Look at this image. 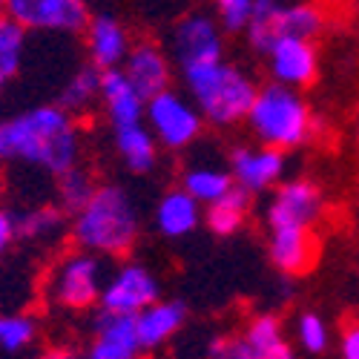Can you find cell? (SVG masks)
Instances as JSON below:
<instances>
[{
	"instance_id": "obj_8",
	"label": "cell",
	"mask_w": 359,
	"mask_h": 359,
	"mask_svg": "<svg viewBox=\"0 0 359 359\" xmlns=\"http://www.w3.org/2000/svg\"><path fill=\"white\" fill-rule=\"evenodd\" d=\"M170 57L178 67V72L224 57V32L216 15L190 12L178 20L170 32Z\"/></svg>"
},
{
	"instance_id": "obj_19",
	"label": "cell",
	"mask_w": 359,
	"mask_h": 359,
	"mask_svg": "<svg viewBox=\"0 0 359 359\" xmlns=\"http://www.w3.org/2000/svg\"><path fill=\"white\" fill-rule=\"evenodd\" d=\"M187 319V305L178 299H158V302L147 305L135 313V331L144 351H156L167 345Z\"/></svg>"
},
{
	"instance_id": "obj_36",
	"label": "cell",
	"mask_w": 359,
	"mask_h": 359,
	"mask_svg": "<svg viewBox=\"0 0 359 359\" xmlns=\"http://www.w3.org/2000/svg\"><path fill=\"white\" fill-rule=\"evenodd\" d=\"M253 359H296V353H293V348H290L285 339H279L276 345H271V348H264V351L253 353Z\"/></svg>"
},
{
	"instance_id": "obj_10",
	"label": "cell",
	"mask_w": 359,
	"mask_h": 359,
	"mask_svg": "<svg viewBox=\"0 0 359 359\" xmlns=\"http://www.w3.org/2000/svg\"><path fill=\"white\" fill-rule=\"evenodd\" d=\"M322 190L308 178H293L276 187L267 204V227H305L311 230L322 216Z\"/></svg>"
},
{
	"instance_id": "obj_26",
	"label": "cell",
	"mask_w": 359,
	"mask_h": 359,
	"mask_svg": "<svg viewBox=\"0 0 359 359\" xmlns=\"http://www.w3.org/2000/svg\"><path fill=\"white\" fill-rule=\"evenodd\" d=\"M182 187L198 204H210L233 187V175H230V170L216 167V164H190L182 172Z\"/></svg>"
},
{
	"instance_id": "obj_12",
	"label": "cell",
	"mask_w": 359,
	"mask_h": 359,
	"mask_svg": "<svg viewBox=\"0 0 359 359\" xmlns=\"http://www.w3.org/2000/svg\"><path fill=\"white\" fill-rule=\"evenodd\" d=\"M172 57L170 52L156 43V41H138L130 46L127 57H124V75L133 81V86L147 98H153L164 89H170V81H172Z\"/></svg>"
},
{
	"instance_id": "obj_32",
	"label": "cell",
	"mask_w": 359,
	"mask_h": 359,
	"mask_svg": "<svg viewBox=\"0 0 359 359\" xmlns=\"http://www.w3.org/2000/svg\"><path fill=\"white\" fill-rule=\"evenodd\" d=\"M296 339L308 353H322L327 348V325L316 313H302L296 319Z\"/></svg>"
},
{
	"instance_id": "obj_25",
	"label": "cell",
	"mask_w": 359,
	"mask_h": 359,
	"mask_svg": "<svg viewBox=\"0 0 359 359\" xmlns=\"http://www.w3.org/2000/svg\"><path fill=\"white\" fill-rule=\"evenodd\" d=\"M26 29L0 15V95L18 81L26 57Z\"/></svg>"
},
{
	"instance_id": "obj_9",
	"label": "cell",
	"mask_w": 359,
	"mask_h": 359,
	"mask_svg": "<svg viewBox=\"0 0 359 359\" xmlns=\"http://www.w3.org/2000/svg\"><path fill=\"white\" fill-rule=\"evenodd\" d=\"M161 299V282L158 276L149 271L141 262H127L121 267H115L112 273H107L98 308L109 313H127L135 316L147 305H153Z\"/></svg>"
},
{
	"instance_id": "obj_28",
	"label": "cell",
	"mask_w": 359,
	"mask_h": 359,
	"mask_svg": "<svg viewBox=\"0 0 359 359\" xmlns=\"http://www.w3.org/2000/svg\"><path fill=\"white\" fill-rule=\"evenodd\" d=\"M322 32V12L308 0H285L279 15V38L313 41Z\"/></svg>"
},
{
	"instance_id": "obj_35",
	"label": "cell",
	"mask_w": 359,
	"mask_h": 359,
	"mask_svg": "<svg viewBox=\"0 0 359 359\" xmlns=\"http://www.w3.org/2000/svg\"><path fill=\"white\" fill-rule=\"evenodd\" d=\"M339 351H342V359H359V325H348L345 327Z\"/></svg>"
},
{
	"instance_id": "obj_6",
	"label": "cell",
	"mask_w": 359,
	"mask_h": 359,
	"mask_svg": "<svg viewBox=\"0 0 359 359\" xmlns=\"http://www.w3.org/2000/svg\"><path fill=\"white\" fill-rule=\"evenodd\" d=\"M144 124L156 135L161 149L170 153H184L193 147L204 130V118L198 107L190 101V95H182L175 89H164V93L147 98L144 107Z\"/></svg>"
},
{
	"instance_id": "obj_29",
	"label": "cell",
	"mask_w": 359,
	"mask_h": 359,
	"mask_svg": "<svg viewBox=\"0 0 359 359\" xmlns=\"http://www.w3.org/2000/svg\"><path fill=\"white\" fill-rule=\"evenodd\" d=\"M38 339V322L32 313H0V348L18 353Z\"/></svg>"
},
{
	"instance_id": "obj_2",
	"label": "cell",
	"mask_w": 359,
	"mask_h": 359,
	"mask_svg": "<svg viewBox=\"0 0 359 359\" xmlns=\"http://www.w3.org/2000/svg\"><path fill=\"white\" fill-rule=\"evenodd\" d=\"M141 233V216L133 193L124 184L104 182L95 187L81 210L69 222V236L75 248L98 253L104 259L127 256Z\"/></svg>"
},
{
	"instance_id": "obj_5",
	"label": "cell",
	"mask_w": 359,
	"mask_h": 359,
	"mask_svg": "<svg viewBox=\"0 0 359 359\" xmlns=\"http://www.w3.org/2000/svg\"><path fill=\"white\" fill-rule=\"evenodd\" d=\"M104 282H107L104 256L75 248L52 262L43 290L55 308L69 311V313H83L98 305Z\"/></svg>"
},
{
	"instance_id": "obj_4",
	"label": "cell",
	"mask_w": 359,
	"mask_h": 359,
	"mask_svg": "<svg viewBox=\"0 0 359 359\" xmlns=\"http://www.w3.org/2000/svg\"><path fill=\"white\" fill-rule=\"evenodd\" d=\"M245 124L259 144L276 147L287 153V149L302 147L311 138L313 115H311L305 98L299 95V89L271 81V83L259 86Z\"/></svg>"
},
{
	"instance_id": "obj_37",
	"label": "cell",
	"mask_w": 359,
	"mask_h": 359,
	"mask_svg": "<svg viewBox=\"0 0 359 359\" xmlns=\"http://www.w3.org/2000/svg\"><path fill=\"white\" fill-rule=\"evenodd\" d=\"M41 359H86V351H81L78 345H55Z\"/></svg>"
},
{
	"instance_id": "obj_18",
	"label": "cell",
	"mask_w": 359,
	"mask_h": 359,
	"mask_svg": "<svg viewBox=\"0 0 359 359\" xmlns=\"http://www.w3.org/2000/svg\"><path fill=\"white\" fill-rule=\"evenodd\" d=\"M201 219H204L201 204L184 187L167 190L156 201V210H153V227L164 238H184V236H190L201 224Z\"/></svg>"
},
{
	"instance_id": "obj_11",
	"label": "cell",
	"mask_w": 359,
	"mask_h": 359,
	"mask_svg": "<svg viewBox=\"0 0 359 359\" xmlns=\"http://www.w3.org/2000/svg\"><path fill=\"white\" fill-rule=\"evenodd\" d=\"M285 149L276 147H236L230 153V175L233 184L253 193H264L267 187H273L282 182L285 175Z\"/></svg>"
},
{
	"instance_id": "obj_3",
	"label": "cell",
	"mask_w": 359,
	"mask_h": 359,
	"mask_svg": "<svg viewBox=\"0 0 359 359\" xmlns=\"http://www.w3.org/2000/svg\"><path fill=\"white\" fill-rule=\"evenodd\" d=\"M182 81L190 101L198 107L204 124L219 130L242 124L259 93L253 78L242 67L227 64L224 57L182 69Z\"/></svg>"
},
{
	"instance_id": "obj_22",
	"label": "cell",
	"mask_w": 359,
	"mask_h": 359,
	"mask_svg": "<svg viewBox=\"0 0 359 359\" xmlns=\"http://www.w3.org/2000/svg\"><path fill=\"white\" fill-rule=\"evenodd\" d=\"M250 193L242 187H230L224 196H219L216 201L207 204V227L216 236H233L245 227L248 213H250Z\"/></svg>"
},
{
	"instance_id": "obj_38",
	"label": "cell",
	"mask_w": 359,
	"mask_h": 359,
	"mask_svg": "<svg viewBox=\"0 0 359 359\" xmlns=\"http://www.w3.org/2000/svg\"><path fill=\"white\" fill-rule=\"evenodd\" d=\"M0 15H4V0H0Z\"/></svg>"
},
{
	"instance_id": "obj_24",
	"label": "cell",
	"mask_w": 359,
	"mask_h": 359,
	"mask_svg": "<svg viewBox=\"0 0 359 359\" xmlns=\"http://www.w3.org/2000/svg\"><path fill=\"white\" fill-rule=\"evenodd\" d=\"M67 213L57 204H41L29 207L20 216H15V233L23 242H52L64 233Z\"/></svg>"
},
{
	"instance_id": "obj_20",
	"label": "cell",
	"mask_w": 359,
	"mask_h": 359,
	"mask_svg": "<svg viewBox=\"0 0 359 359\" xmlns=\"http://www.w3.org/2000/svg\"><path fill=\"white\" fill-rule=\"evenodd\" d=\"M112 147H115L118 158L127 164V170H133L138 175L153 172L158 164V141L144 121L130 124V127H115L112 130Z\"/></svg>"
},
{
	"instance_id": "obj_13",
	"label": "cell",
	"mask_w": 359,
	"mask_h": 359,
	"mask_svg": "<svg viewBox=\"0 0 359 359\" xmlns=\"http://www.w3.org/2000/svg\"><path fill=\"white\" fill-rule=\"evenodd\" d=\"M141 353L144 348L135 331V316L98 311L86 359H141Z\"/></svg>"
},
{
	"instance_id": "obj_7",
	"label": "cell",
	"mask_w": 359,
	"mask_h": 359,
	"mask_svg": "<svg viewBox=\"0 0 359 359\" xmlns=\"http://www.w3.org/2000/svg\"><path fill=\"white\" fill-rule=\"evenodd\" d=\"M4 15L35 35H83L86 0H4Z\"/></svg>"
},
{
	"instance_id": "obj_14",
	"label": "cell",
	"mask_w": 359,
	"mask_h": 359,
	"mask_svg": "<svg viewBox=\"0 0 359 359\" xmlns=\"http://www.w3.org/2000/svg\"><path fill=\"white\" fill-rule=\"evenodd\" d=\"M264 57H267V72H271V78L276 83H285L293 89L313 83L316 69H319L313 43L302 41V38H279Z\"/></svg>"
},
{
	"instance_id": "obj_34",
	"label": "cell",
	"mask_w": 359,
	"mask_h": 359,
	"mask_svg": "<svg viewBox=\"0 0 359 359\" xmlns=\"http://www.w3.org/2000/svg\"><path fill=\"white\" fill-rule=\"evenodd\" d=\"M15 238H18V233H15V216L0 207V262H4V256L9 253Z\"/></svg>"
},
{
	"instance_id": "obj_30",
	"label": "cell",
	"mask_w": 359,
	"mask_h": 359,
	"mask_svg": "<svg viewBox=\"0 0 359 359\" xmlns=\"http://www.w3.org/2000/svg\"><path fill=\"white\" fill-rule=\"evenodd\" d=\"M242 339H245V345L250 348V353H259V351H264V348L276 345L279 339H285V337H282V322H279V316H276V313H259V316H253V319L248 322V327H245Z\"/></svg>"
},
{
	"instance_id": "obj_31",
	"label": "cell",
	"mask_w": 359,
	"mask_h": 359,
	"mask_svg": "<svg viewBox=\"0 0 359 359\" xmlns=\"http://www.w3.org/2000/svg\"><path fill=\"white\" fill-rule=\"evenodd\" d=\"M213 4H216V20L222 26V32L242 35L253 12V0H213Z\"/></svg>"
},
{
	"instance_id": "obj_27",
	"label": "cell",
	"mask_w": 359,
	"mask_h": 359,
	"mask_svg": "<svg viewBox=\"0 0 359 359\" xmlns=\"http://www.w3.org/2000/svg\"><path fill=\"white\" fill-rule=\"evenodd\" d=\"M98 182L95 175L89 172L86 167H72L61 175H55V198H57V207L67 213V216H75L81 207L93 198Z\"/></svg>"
},
{
	"instance_id": "obj_1",
	"label": "cell",
	"mask_w": 359,
	"mask_h": 359,
	"mask_svg": "<svg viewBox=\"0 0 359 359\" xmlns=\"http://www.w3.org/2000/svg\"><path fill=\"white\" fill-rule=\"evenodd\" d=\"M78 118L57 104H38L0 118V164H29L61 175L81 164Z\"/></svg>"
},
{
	"instance_id": "obj_21",
	"label": "cell",
	"mask_w": 359,
	"mask_h": 359,
	"mask_svg": "<svg viewBox=\"0 0 359 359\" xmlns=\"http://www.w3.org/2000/svg\"><path fill=\"white\" fill-rule=\"evenodd\" d=\"M55 104L67 109L69 115H86L95 104H101V69L95 64H83L78 67L69 81L61 86Z\"/></svg>"
},
{
	"instance_id": "obj_16",
	"label": "cell",
	"mask_w": 359,
	"mask_h": 359,
	"mask_svg": "<svg viewBox=\"0 0 359 359\" xmlns=\"http://www.w3.org/2000/svg\"><path fill=\"white\" fill-rule=\"evenodd\" d=\"M144 95L133 86L124 69H104L101 72V109L107 115L109 127H130L144 121Z\"/></svg>"
},
{
	"instance_id": "obj_17",
	"label": "cell",
	"mask_w": 359,
	"mask_h": 359,
	"mask_svg": "<svg viewBox=\"0 0 359 359\" xmlns=\"http://www.w3.org/2000/svg\"><path fill=\"white\" fill-rule=\"evenodd\" d=\"M267 256L285 276L308 273L316 262V242L305 227H271L267 236Z\"/></svg>"
},
{
	"instance_id": "obj_23",
	"label": "cell",
	"mask_w": 359,
	"mask_h": 359,
	"mask_svg": "<svg viewBox=\"0 0 359 359\" xmlns=\"http://www.w3.org/2000/svg\"><path fill=\"white\" fill-rule=\"evenodd\" d=\"M282 6H285V0H253V12H250V20L242 35L248 38V46L262 57L279 41Z\"/></svg>"
},
{
	"instance_id": "obj_33",
	"label": "cell",
	"mask_w": 359,
	"mask_h": 359,
	"mask_svg": "<svg viewBox=\"0 0 359 359\" xmlns=\"http://www.w3.org/2000/svg\"><path fill=\"white\" fill-rule=\"evenodd\" d=\"M207 356L210 359H253L245 339H230V337H216L210 348H207Z\"/></svg>"
},
{
	"instance_id": "obj_15",
	"label": "cell",
	"mask_w": 359,
	"mask_h": 359,
	"mask_svg": "<svg viewBox=\"0 0 359 359\" xmlns=\"http://www.w3.org/2000/svg\"><path fill=\"white\" fill-rule=\"evenodd\" d=\"M83 38H86V55H89V64H95L101 72L104 69H118L124 64V57L133 46L127 26L118 20L115 15H89V23L83 29Z\"/></svg>"
}]
</instances>
